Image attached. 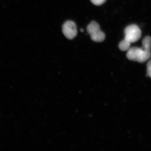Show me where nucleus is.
I'll return each mask as SVG.
<instances>
[{
    "label": "nucleus",
    "mask_w": 151,
    "mask_h": 151,
    "mask_svg": "<svg viewBox=\"0 0 151 151\" xmlns=\"http://www.w3.org/2000/svg\"><path fill=\"white\" fill-rule=\"evenodd\" d=\"M151 37L147 36L143 39L142 47H131L127 50V58L139 63L146 62L151 56Z\"/></svg>",
    "instance_id": "1"
},
{
    "label": "nucleus",
    "mask_w": 151,
    "mask_h": 151,
    "mask_svg": "<svg viewBox=\"0 0 151 151\" xmlns=\"http://www.w3.org/2000/svg\"><path fill=\"white\" fill-rule=\"evenodd\" d=\"M87 31L91 40L95 42H102L105 40V33L101 31L100 25L96 22L93 21L88 24Z\"/></svg>",
    "instance_id": "2"
},
{
    "label": "nucleus",
    "mask_w": 151,
    "mask_h": 151,
    "mask_svg": "<svg viewBox=\"0 0 151 151\" xmlns=\"http://www.w3.org/2000/svg\"><path fill=\"white\" fill-rule=\"evenodd\" d=\"M124 41L131 45L137 41L140 38L142 32L137 25L132 24L128 26L124 30Z\"/></svg>",
    "instance_id": "3"
},
{
    "label": "nucleus",
    "mask_w": 151,
    "mask_h": 151,
    "mask_svg": "<svg viewBox=\"0 0 151 151\" xmlns=\"http://www.w3.org/2000/svg\"><path fill=\"white\" fill-rule=\"evenodd\" d=\"M62 32L68 40H73L77 34V27L74 22L68 20L62 26Z\"/></svg>",
    "instance_id": "4"
},
{
    "label": "nucleus",
    "mask_w": 151,
    "mask_h": 151,
    "mask_svg": "<svg viewBox=\"0 0 151 151\" xmlns=\"http://www.w3.org/2000/svg\"><path fill=\"white\" fill-rule=\"evenodd\" d=\"M106 0H90L92 4L95 6L102 5L106 2Z\"/></svg>",
    "instance_id": "5"
},
{
    "label": "nucleus",
    "mask_w": 151,
    "mask_h": 151,
    "mask_svg": "<svg viewBox=\"0 0 151 151\" xmlns=\"http://www.w3.org/2000/svg\"><path fill=\"white\" fill-rule=\"evenodd\" d=\"M147 74L151 78V60L147 64Z\"/></svg>",
    "instance_id": "6"
},
{
    "label": "nucleus",
    "mask_w": 151,
    "mask_h": 151,
    "mask_svg": "<svg viewBox=\"0 0 151 151\" xmlns=\"http://www.w3.org/2000/svg\"><path fill=\"white\" fill-rule=\"evenodd\" d=\"M81 32H84V31H83V29H81Z\"/></svg>",
    "instance_id": "7"
}]
</instances>
